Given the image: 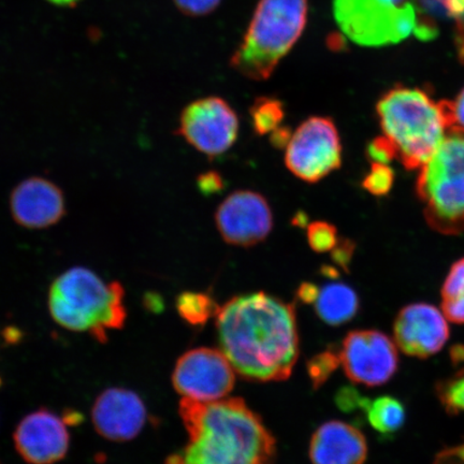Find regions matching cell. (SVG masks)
<instances>
[{
    "mask_svg": "<svg viewBox=\"0 0 464 464\" xmlns=\"http://www.w3.org/2000/svg\"><path fill=\"white\" fill-rule=\"evenodd\" d=\"M217 330L220 350L243 379H289L299 356L295 305L257 292L237 295L219 306Z\"/></svg>",
    "mask_w": 464,
    "mask_h": 464,
    "instance_id": "cell-1",
    "label": "cell"
},
{
    "mask_svg": "<svg viewBox=\"0 0 464 464\" xmlns=\"http://www.w3.org/2000/svg\"><path fill=\"white\" fill-rule=\"evenodd\" d=\"M179 416L189 442L165 464H272L276 440L245 400L183 398Z\"/></svg>",
    "mask_w": 464,
    "mask_h": 464,
    "instance_id": "cell-2",
    "label": "cell"
},
{
    "mask_svg": "<svg viewBox=\"0 0 464 464\" xmlns=\"http://www.w3.org/2000/svg\"><path fill=\"white\" fill-rule=\"evenodd\" d=\"M376 113L382 133L408 170L427 164L450 130L442 102L417 87H393L380 98Z\"/></svg>",
    "mask_w": 464,
    "mask_h": 464,
    "instance_id": "cell-3",
    "label": "cell"
},
{
    "mask_svg": "<svg viewBox=\"0 0 464 464\" xmlns=\"http://www.w3.org/2000/svg\"><path fill=\"white\" fill-rule=\"evenodd\" d=\"M125 290L119 282L106 283L95 272L74 266L56 278L49 293V310L62 327L89 333L106 343L109 330L124 327Z\"/></svg>",
    "mask_w": 464,
    "mask_h": 464,
    "instance_id": "cell-4",
    "label": "cell"
},
{
    "mask_svg": "<svg viewBox=\"0 0 464 464\" xmlns=\"http://www.w3.org/2000/svg\"><path fill=\"white\" fill-rule=\"evenodd\" d=\"M334 16L353 44L381 48L415 36L429 42L439 34L438 23L422 0H334Z\"/></svg>",
    "mask_w": 464,
    "mask_h": 464,
    "instance_id": "cell-5",
    "label": "cell"
},
{
    "mask_svg": "<svg viewBox=\"0 0 464 464\" xmlns=\"http://www.w3.org/2000/svg\"><path fill=\"white\" fill-rule=\"evenodd\" d=\"M307 10V0H260L231 67L247 79H269L303 34Z\"/></svg>",
    "mask_w": 464,
    "mask_h": 464,
    "instance_id": "cell-6",
    "label": "cell"
},
{
    "mask_svg": "<svg viewBox=\"0 0 464 464\" xmlns=\"http://www.w3.org/2000/svg\"><path fill=\"white\" fill-rule=\"evenodd\" d=\"M416 193L430 227L448 236L464 232V130L450 129L420 168Z\"/></svg>",
    "mask_w": 464,
    "mask_h": 464,
    "instance_id": "cell-7",
    "label": "cell"
},
{
    "mask_svg": "<svg viewBox=\"0 0 464 464\" xmlns=\"http://www.w3.org/2000/svg\"><path fill=\"white\" fill-rule=\"evenodd\" d=\"M285 164L303 181L316 183L342 165V143L334 121L313 116L293 133L287 145Z\"/></svg>",
    "mask_w": 464,
    "mask_h": 464,
    "instance_id": "cell-8",
    "label": "cell"
},
{
    "mask_svg": "<svg viewBox=\"0 0 464 464\" xmlns=\"http://www.w3.org/2000/svg\"><path fill=\"white\" fill-rule=\"evenodd\" d=\"M236 371L223 352L210 347L183 353L174 367L172 384L183 398L201 402L228 396L236 384Z\"/></svg>",
    "mask_w": 464,
    "mask_h": 464,
    "instance_id": "cell-9",
    "label": "cell"
},
{
    "mask_svg": "<svg viewBox=\"0 0 464 464\" xmlns=\"http://www.w3.org/2000/svg\"><path fill=\"white\" fill-rule=\"evenodd\" d=\"M178 132L200 153L217 158L237 141L239 119L222 98H202L183 110Z\"/></svg>",
    "mask_w": 464,
    "mask_h": 464,
    "instance_id": "cell-10",
    "label": "cell"
},
{
    "mask_svg": "<svg viewBox=\"0 0 464 464\" xmlns=\"http://www.w3.org/2000/svg\"><path fill=\"white\" fill-rule=\"evenodd\" d=\"M340 356L348 379L368 387L386 384L399 368L396 345L390 336L379 330H353L348 333Z\"/></svg>",
    "mask_w": 464,
    "mask_h": 464,
    "instance_id": "cell-11",
    "label": "cell"
},
{
    "mask_svg": "<svg viewBox=\"0 0 464 464\" xmlns=\"http://www.w3.org/2000/svg\"><path fill=\"white\" fill-rule=\"evenodd\" d=\"M216 220L225 242L241 247L257 246L274 227L268 201L253 190H237L229 195L220 203Z\"/></svg>",
    "mask_w": 464,
    "mask_h": 464,
    "instance_id": "cell-12",
    "label": "cell"
},
{
    "mask_svg": "<svg viewBox=\"0 0 464 464\" xmlns=\"http://www.w3.org/2000/svg\"><path fill=\"white\" fill-rule=\"evenodd\" d=\"M394 341L405 355L426 359L438 353L450 339L443 312L428 304L406 305L393 324Z\"/></svg>",
    "mask_w": 464,
    "mask_h": 464,
    "instance_id": "cell-13",
    "label": "cell"
},
{
    "mask_svg": "<svg viewBox=\"0 0 464 464\" xmlns=\"http://www.w3.org/2000/svg\"><path fill=\"white\" fill-rule=\"evenodd\" d=\"M19 455L28 464H54L66 457L71 435L65 422L45 409L24 417L14 435Z\"/></svg>",
    "mask_w": 464,
    "mask_h": 464,
    "instance_id": "cell-14",
    "label": "cell"
},
{
    "mask_svg": "<svg viewBox=\"0 0 464 464\" xmlns=\"http://www.w3.org/2000/svg\"><path fill=\"white\" fill-rule=\"evenodd\" d=\"M148 411L140 397L125 388H109L92 409L95 430L113 442L138 437L147 422Z\"/></svg>",
    "mask_w": 464,
    "mask_h": 464,
    "instance_id": "cell-15",
    "label": "cell"
},
{
    "mask_svg": "<svg viewBox=\"0 0 464 464\" xmlns=\"http://www.w3.org/2000/svg\"><path fill=\"white\" fill-rule=\"evenodd\" d=\"M10 210L16 224L28 229H44L65 216V197L49 179L34 177L21 182L11 194Z\"/></svg>",
    "mask_w": 464,
    "mask_h": 464,
    "instance_id": "cell-16",
    "label": "cell"
},
{
    "mask_svg": "<svg viewBox=\"0 0 464 464\" xmlns=\"http://www.w3.org/2000/svg\"><path fill=\"white\" fill-rule=\"evenodd\" d=\"M312 464H363L368 444L358 428L340 420L323 423L310 442Z\"/></svg>",
    "mask_w": 464,
    "mask_h": 464,
    "instance_id": "cell-17",
    "label": "cell"
},
{
    "mask_svg": "<svg viewBox=\"0 0 464 464\" xmlns=\"http://www.w3.org/2000/svg\"><path fill=\"white\" fill-rule=\"evenodd\" d=\"M319 318L329 326L338 327L357 315L359 298L355 290L343 283H330L319 290L314 304Z\"/></svg>",
    "mask_w": 464,
    "mask_h": 464,
    "instance_id": "cell-18",
    "label": "cell"
},
{
    "mask_svg": "<svg viewBox=\"0 0 464 464\" xmlns=\"http://www.w3.org/2000/svg\"><path fill=\"white\" fill-rule=\"evenodd\" d=\"M370 426L382 437L390 438L401 430L405 423V408L400 400L382 396L371 401L365 409Z\"/></svg>",
    "mask_w": 464,
    "mask_h": 464,
    "instance_id": "cell-19",
    "label": "cell"
},
{
    "mask_svg": "<svg viewBox=\"0 0 464 464\" xmlns=\"http://www.w3.org/2000/svg\"><path fill=\"white\" fill-rule=\"evenodd\" d=\"M440 295L445 317L451 323L464 324V257L451 266Z\"/></svg>",
    "mask_w": 464,
    "mask_h": 464,
    "instance_id": "cell-20",
    "label": "cell"
},
{
    "mask_svg": "<svg viewBox=\"0 0 464 464\" xmlns=\"http://www.w3.org/2000/svg\"><path fill=\"white\" fill-rule=\"evenodd\" d=\"M176 306L183 321L194 327L205 326L208 319L217 316L219 309L210 295L195 292L179 294Z\"/></svg>",
    "mask_w": 464,
    "mask_h": 464,
    "instance_id": "cell-21",
    "label": "cell"
},
{
    "mask_svg": "<svg viewBox=\"0 0 464 464\" xmlns=\"http://www.w3.org/2000/svg\"><path fill=\"white\" fill-rule=\"evenodd\" d=\"M249 114H251L254 131L258 136L270 135L285 119L283 102L269 97L258 98L249 110Z\"/></svg>",
    "mask_w": 464,
    "mask_h": 464,
    "instance_id": "cell-22",
    "label": "cell"
},
{
    "mask_svg": "<svg viewBox=\"0 0 464 464\" xmlns=\"http://www.w3.org/2000/svg\"><path fill=\"white\" fill-rule=\"evenodd\" d=\"M440 404L452 415L464 413V368L437 386Z\"/></svg>",
    "mask_w": 464,
    "mask_h": 464,
    "instance_id": "cell-23",
    "label": "cell"
},
{
    "mask_svg": "<svg viewBox=\"0 0 464 464\" xmlns=\"http://www.w3.org/2000/svg\"><path fill=\"white\" fill-rule=\"evenodd\" d=\"M340 364V352L332 350V348L311 358L306 363V370L313 388L314 390L321 388L330 379V376L335 372Z\"/></svg>",
    "mask_w": 464,
    "mask_h": 464,
    "instance_id": "cell-24",
    "label": "cell"
},
{
    "mask_svg": "<svg viewBox=\"0 0 464 464\" xmlns=\"http://www.w3.org/2000/svg\"><path fill=\"white\" fill-rule=\"evenodd\" d=\"M306 237L313 251L321 254L332 252L339 242L335 226L322 220L307 225Z\"/></svg>",
    "mask_w": 464,
    "mask_h": 464,
    "instance_id": "cell-25",
    "label": "cell"
},
{
    "mask_svg": "<svg viewBox=\"0 0 464 464\" xmlns=\"http://www.w3.org/2000/svg\"><path fill=\"white\" fill-rule=\"evenodd\" d=\"M393 183L394 172L390 165L371 162L370 171L362 181V188L371 195L382 197L390 194Z\"/></svg>",
    "mask_w": 464,
    "mask_h": 464,
    "instance_id": "cell-26",
    "label": "cell"
},
{
    "mask_svg": "<svg viewBox=\"0 0 464 464\" xmlns=\"http://www.w3.org/2000/svg\"><path fill=\"white\" fill-rule=\"evenodd\" d=\"M367 156L371 162L390 165L394 159H398V152L390 139L382 135L369 143Z\"/></svg>",
    "mask_w": 464,
    "mask_h": 464,
    "instance_id": "cell-27",
    "label": "cell"
},
{
    "mask_svg": "<svg viewBox=\"0 0 464 464\" xmlns=\"http://www.w3.org/2000/svg\"><path fill=\"white\" fill-rule=\"evenodd\" d=\"M370 402L368 398H365L355 388L345 386L335 394V403L341 411L344 413H352L357 410L367 409Z\"/></svg>",
    "mask_w": 464,
    "mask_h": 464,
    "instance_id": "cell-28",
    "label": "cell"
},
{
    "mask_svg": "<svg viewBox=\"0 0 464 464\" xmlns=\"http://www.w3.org/2000/svg\"><path fill=\"white\" fill-rule=\"evenodd\" d=\"M442 104L450 129L457 127L464 130V87L454 101H442Z\"/></svg>",
    "mask_w": 464,
    "mask_h": 464,
    "instance_id": "cell-29",
    "label": "cell"
},
{
    "mask_svg": "<svg viewBox=\"0 0 464 464\" xmlns=\"http://www.w3.org/2000/svg\"><path fill=\"white\" fill-rule=\"evenodd\" d=\"M356 243L351 239H339L332 251V258L336 266L348 271L355 254Z\"/></svg>",
    "mask_w": 464,
    "mask_h": 464,
    "instance_id": "cell-30",
    "label": "cell"
},
{
    "mask_svg": "<svg viewBox=\"0 0 464 464\" xmlns=\"http://www.w3.org/2000/svg\"><path fill=\"white\" fill-rule=\"evenodd\" d=\"M179 10L188 15H205L218 8L220 0H174Z\"/></svg>",
    "mask_w": 464,
    "mask_h": 464,
    "instance_id": "cell-31",
    "label": "cell"
},
{
    "mask_svg": "<svg viewBox=\"0 0 464 464\" xmlns=\"http://www.w3.org/2000/svg\"><path fill=\"white\" fill-rule=\"evenodd\" d=\"M198 188L203 195L218 194L224 188L223 178L217 171H208L198 178Z\"/></svg>",
    "mask_w": 464,
    "mask_h": 464,
    "instance_id": "cell-32",
    "label": "cell"
},
{
    "mask_svg": "<svg viewBox=\"0 0 464 464\" xmlns=\"http://www.w3.org/2000/svg\"><path fill=\"white\" fill-rule=\"evenodd\" d=\"M433 464H464V443L440 452Z\"/></svg>",
    "mask_w": 464,
    "mask_h": 464,
    "instance_id": "cell-33",
    "label": "cell"
},
{
    "mask_svg": "<svg viewBox=\"0 0 464 464\" xmlns=\"http://www.w3.org/2000/svg\"><path fill=\"white\" fill-rule=\"evenodd\" d=\"M319 288L314 283H303L297 289V298L304 304H314L318 297Z\"/></svg>",
    "mask_w": 464,
    "mask_h": 464,
    "instance_id": "cell-34",
    "label": "cell"
},
{
    "mask_svg": "<svg viewBox=\"0 0 464 464\" xmlns=\"http://www.w3.org/2000/svg\"><path fill=\"white\" fill-rule=\"evenodd\" d=\"M293 130L289 127H278L274 132L270 133V142L276 149H286L290 140H292Z\"/></svg>",
    "mask_w": 464,
    "mask_h": 464,
    "instance_id": "cell-35",
    "label": "cell"
},
{
    "mask_svg": "<svg viewBox=\"0 0 464 464\" xmlns=\"http://www.w3.org/2000/svg\"><path fill=\"white\" fill-rule=\"evenodd\" d=\"M306 223H307V218H306L305 214H303V213L297 214V216H295L294 220H293V224L295 225V226H306V225H309V224H306Z\"/></svg>",
    "mask_w": 464,
    "mask_h": 464,
    "instance_id": "cell-36",
    "label": "cell"
},
{
    "mask_svg": "<svg viewBox=\"0 0 464 464\" xmlns=\"http://www.w3.org/2000/svg\"><path fill=\"white\" fill-rule=\"evenodd\" d=\"M323 275L332 278H335L338 277V270L334 268V266H324Z\"/></svg>",
    "mask_w": 464,
    "mask_h": 464,
    "instance_id": "cell-37",
    "label": "cell"
},
{
    "mask_svg": "<svg viewBox=\"0 0 464 464\" xmlns=\"http://www.w3.org/2000/svg\"><path fill=\"white\" fill-rule=\"evenodd\" d=\"M52 4H55L58 5H69L75 3H78L79 0H49Z\"/></svg>",
    "mask_w": 464,
    "mask_h": 464,
    "instance_id": "cell-38",
    "label": "cell"
},
{
    "mask_svg": "<svg viewBox=\"0 0 464 464\" xmlns=\"http://www.w3.org/2000/svg\"><path fill=\"white\" fill-rule=\"evenodd\" d=\"M0 387H2V379H0Z\"/></svg>",
    "mask_w": 464,
    "mask_h": 464,
    "instance_id": "cell-39",
    "label": "cell"
}]
</instances>
